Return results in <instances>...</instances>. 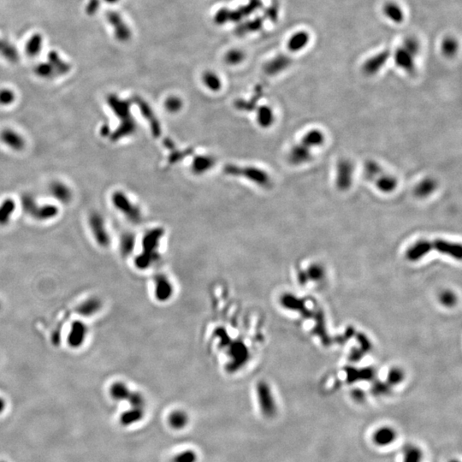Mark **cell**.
<instances>
[{"label": "cell", "instance_id": "1", "mask_svg": "<svg viewBox=\"0 0 462 462\" xmlns=\"http://www.w3.org/2000/svg\"><path fill=\"white\" fill-rule=\"evenodd\" d=\"M435 250L442 254L450 256L460 260L462 258V245L457 242L444 239L433 240H420L413 244L406 252V256L410 261H418L424 258L431 251Z\"/></svg>", "mask_w": 462, "mask_h": 462}, {"label": "cell", "instance_id": "2", "mask_svg": "<svg viewBox=\"0 0 462 462\" xmlns=\"http://www.w3.org/2000/svg\"><path fill=\"white\" fill-rule=\"evenodd\" d=\"M324 142L325 135L323 131L318 129H310L292 147L288 153V161L295 166L308 164L313 158V150L322 147Z\"/></svg>", "mask_w": 462, "mask_h": 462}, {"label": "cell", "instance_id": "3", "mask_svg": "<svg viewBox=\"0 0 462 462\" xmlns=\"http://www.w3.org/2000/svg\"><path fill=\"white\" fill-rule=\"evenodd\" d=\"M364 177L383 194H391L398 187V181L388 173L381 165L375 160L369 159L364 164Z\"/></svg>", "mask_w": 462, "mask_h": 462}, {"label": "cell", "instance_id": "4", "mask_svg": "<svg viewBox=\"0 0 462 462\" xmlns=\"http://www.w3.org/2000/svg\"><path fill=\"white\" fill-rule=\"evenodd\" d=\"M21 206L27 215L41 222L55 219L59 213L58 207L55 205L39 204L35 197L30 194H25L21 196Z\"/></svg>", "mask_w": 462, "mask_h": 462}, {"label": "cell", "instance_id": "5", "mask_svg": "<svg viewBox=\"0 0 462 462\" xmlns=\"http://www.w3.org/2000/svg\"><path fill=\"white\" fill-rule=\"evenodd\" d=\"M354 165L348 159H340L336 166V186L340 191H348L354 182Z\"/></svg>", "mask_w": 462, "mask_h": 462}, {"label": "cell", "instance_id": "6", "mask_svg": "<svg viewBox=\"0 0 462 462\" xmlns=\"http://www.w3.org/2000/svg\"><path fill=\"white\" fill-rule=\"evenodd\" d=\"M88 224L93 237L98 245L107 247L111 243V238L107 229L105 227V220L99 212H93L88 218Z\"/></svg>", "mask_w": 462, "mask_h": 462}, {"label": "cell", "instance_id": "7", "mask_svg": "<svg viewBox=\"0 0 462 462\" xmlns=\"http://www.w3.org/2000/svg\"><path fill=\"white\" fill-rule=\"evenodd\" d=\"M258 398L259 408L262 414L266 417H272L276 414V404L274 401L273 395L270 391V387L264 382L259 383L258 385Z\"/></svg>", "mask_w": 462, "mask_h": 462}, {"label": "cell", "instance_id": "8", "mask_svg": "<svg viewBox=\"0 0 462 462\" xmlns=\"http://www.w3.org/2000/svg\"><path fill=\"white\" fill-rule=\"evenodd\" d=\"M88 334V327L84 322L75 320L70 325L69 334L67 336V342L69 347L78 348L84 344Z\"/></svg>", "mask_w": 462, "mask_h": 462}, {"label": "cell", "instance_id": "9", "mask_svg": "<svg viewBox=\"0 0 462 462\" xmlns=\"http://www.w3.org/2000/svg\"><path fill=\"white\" fill-rule=\"evenodd\" d=\"M0 141L5 147L15 152L23 150L26 146L24 137L16 130L10 128H5L1 130Z\"/></svg>", "mask_w": 462, "mask_h": 462}, {"label": "cell", "instance_id": "10", "mask_svg": "<svg viewBox=\"0 0 462 462\" xmlns=\"http://www.w3.org/2000/svg\"><path fill=\"white\" fill-rule=\"evenodd\" d=\"M390 56V51H384L366 59L362 65L364 74L368 76L377 75L385 66Z\"/></svg>", "mask_w": 462, "mask_h": 462}, {"label": "cell", "instance_id": "11", "mask_svg": "<svg viewBox=\"0 0 462 462\" xmlns=\"http://www.w3.org/2000/svg\"><path fill=\"white\" fill-rule=\"evenodd\" d=\"M105 16L108 20L109 23L114 28L115 36L120 41H126L131 36V32L128 25L124 22L120 14L109 10L105 13Z\"/></svg>", "mask_w": 462, "mask_h": 462}, {"label": "cell", "instance_id": "12", "mask_svg": "<svg viewBox=\"0 0 462 462\" xmlns=\"http://www.w3.org/2000/svg\"><path fill=\"white\" fill-rule=\"evenodd\" d=\"M111 200L117 210L120 211L121 213L124 214L129 220H131L133 222L138 220L139 216H140L138 211L133 206L132 203L129 201L128 197H126V195L123 193H114L112 195Z\"/></svg>", "mask_w": 462, "mask_h": 462}, {"label": "cell", "instance_id": "13", "mask_svg": "<svg viewBox=\"0 0 462 462\" xmlns=\"http://www.w3.org/2000/svg\"><path fill=\"white\" fill-rule=\"evenodd\" d=\"M415 58L414 55L407 51L404 47L396 49L394 53V61L396 66L408 74H414L416 69Z\"/></svg>", "mask_w": 462, "mask_h": 462}, {"label": "cell", "instance_id": "14", "mask_svg": "<svg viewBox=\"0 0 462 462\" xmlns=\"http://www.w3.org/2000/svg\"><path fill=\"white\" fill-rule=\"evenodd\" d=\"M382 11L384 17L394 24H402V22L405 21L404 9L396 1L385 2L382 8Z\"/></svg>", "mask_w": 462, "mask_h": 462}, {"label": "cell", "instance_id": "15", "mask_svg": "<svg viewBox=\"0 0 462 462\" xmlns=\"http://www.w3.org/2000/svg\"><path fill=\"white\" fill-rule=\"evenodd\" d=\"M49 193L51 197L62 204H69L72 201L73 192L66 183L61 181H54L49 185Z\"/></svg>", "mask_w": 462, "mask_h": 462}, {"label": "cell", "instance_id": "16", "mask_svg": "<svg viewBox=\"0 0 462 462\" xmlns=\"http://www.w3.org/2000/svg\"><path fill=\"white\" fill-rule=\"evenodd\" d=\"M102 300L96 296L87 298L75 307V312L84 318H90L97 314L102 308Z\"/></svg>", "mask_w": 462, "mask_h": 462}, {"label": "cell", "instance_id": "17", "mask_svg": "<svg viewBox=\"0 0 462 462\" xmlns=\"http://www.w3.org/2000/svg\"><path fill=\"white\" fill-rule=\"evenodd\" d=\"M311 42V34L306 30H299L293 33L288 39V51L291 52H300L303 51Z\"/></svg>", "mask_w": 462, "mask_h": 462}, {"label": "cell", "instance_id": "18", "mask_svg": "<svg viewBox=\"0 0 462 462\" xmlns=\"http://www.w3.org/2000/svg\"><path fill=\"white\" fill-rule=\"evenodd\" d=\"M396 432L390 426L378 428L372 436V441L378 447L390 446L396 441Z\"/></svg>", "mask_w": 462, "mask_h": 462}, {"label": "cell", "instance_id": "19", "mask_svg": "<svg viewBox=\"0 0 462 462\" xmlns=\"http://www.w3.org/2000/svg\"><path fill=\"white\" fill-rule=\"evenodd\" d=\"M438 183L434 178L426 177L420 181L414 188V195L420 199H426L435 193Z\"/></svg>", "mask_w": 462, "mask_h": 462}, {"label": "cell", "instance_id": "20", "mask_svg": "<svg viewBox=\"0 0 462 462\" xmlns=\"http://www.w3.org/2000/svg\"><path fill=\"white\" fill-rule=\"evenodd\" d=\"M290 59L284 55H279L273 59L269 61L264 65V71L270 75H275L283 71L290 64Z\"/></svg>", "mask_w": 462, "mask_h": 462}, {"label": "cell", "instance_id": "21", "mask_svg": "<svg viewBox=\"0 0 462 462\" xmlns=\"http://www.w3.org/2000/svg\"><path fill=\"white\" fill-rule=\"evenodd\" d=\"M16 209V204L12 199L7 198L0 204V226L8 225Z\"/></svg>", "mask_w": 462, "mask_h": 462}, {"label": "cell", "instance_id": "22", "mask_svg": "<svg viewBox=\"0 0 462 462\" xmlns=\"http://www.w3.org/2000/svg\"><path fill=\"white\" fill-rule=\"evenodd\" d=\"M47 57H48L49 63L52 66V68L54 69L55 72L57 74V76L66 75L67 73L70 71V69H71L70 64L67 63L66 61L62 59L57 51H50Z\"/></svg>", "mask_w": 462, "mask_h": 462}, {"label": "cell", "instance_id": "23", "mask_svg": "<svg viewBox=\"0 0 462 462\" xmlns=\"http://www.w3.org/2000/svg\"><path fill=\"white\" fill-rule=\"evenodd\" d=\"M0 56L4 57L9 63H15L20 59L19 52L15 46L8 40L0 38Z\"/></svg>", "mask_w": 462, "mask_h": 462}, {"label": "cell", "instance_id": "24", "mask_svg": "<svg viewBox=\"0 0 462 462\" xmlns=\"http://www.w3.org/2000/svg\"><path fill=\"white\" fill-rule=\"evenodd\" d=\"M459 43L453 36H446L443 39L440 45L442 54L447 58H452L459 51Z\"/></svg>", "mask_w": 462, "mask_h": 462}, {"label": "cell", "instance_id": "25", "mask_svg": "<svg viewBox=\"0 0 462 462\" xmlns=\"http://www.w3.org/2000/svg\"><path fill=\"white\" fill-rule=\"evenodd\" d=\"M130 390L123 382H116L110 388V395L116 401H124L129 398Z\"/></svg>", "mask_w": 462, "mask_h": 462}, {"label": "cell", "instance_id": "26", "mask_svg": "<svg viewBox=\"0 0 462 462\" xmlns=\"http://www.w3.org/2000/svg\"><path fill=\"white\" fill-rule=\"evenodd\" d=\"M156 293L157 297L159 300H166L169 299L172 294V286L169 280L164 276H159L156 280Z\"/></svg>", "mask_w": 462, "mask_h": 462}, {"label": "cell", "instance_id": "27", "mask_svg": "<svg viewBox=\"0 0 462 462\" xmlns=\"http://www.w3.org/2000/svg\"><path fill=\"white\" fill-rule=\"evenodd\" d=\"M189 418L186 413L177 410L170 414L169 416V424L170 426L176 430L183 429L188 425Z\"/></svg>", "mask_w": 462, "mask_h": 462}, {"label": "cell", "instance_id": "28", "mask_svg": "<svg viewBox=\"0 0 462 462\" xmlns=\"http://www.w3.org/2000/svg\"><path fill=\"white\" fill-rule=\"evenodd\" d=\"M424 455L420 448L415 445H408L403 451L402 462H423Z\"/></svg>", "mask_w": 462, "mask_h": 462}, {"label": "cell", "instance_id": "29", "mask_svg": "<svg viewBox=\"0 0 462 462\" xmlns=\"http://www.w3.org/2000/svg\"><path fill=\"white\" fill-rule=\"evenodd\" d=\"M42 36L39 33H34L26 45V52L29 57H35L39 54L42 47Z\"/></svg>", "mask_w": 462, "mask_h": 462}, {"label": "cell", "instance_id": "30", "mask_svg": "<svg viewBox=\"0 0 462 462\" xmlns=\"http://www.w3.org/2000/svg\"><path fill=\"white\" fill-rule=\"evenodd\" d=\"M143 416L142 408H133L121 415L120 423L123 426H130L141 420Z\"/></svg>", "mask_w": 462, "mask_h": 462}, {"label": "cell", "instance_id": "31", "mask_svg": "<svg viewBox=\"0 0 462 462\" xmlns=\"http://www.w3.org/2000/svg\"><path fill=\"white\" fill-rule=\"evenodd\" d=\"M33 71H34L37 76L41 77V78L51 79L57 76V74L55 72L54 69L52 68L49 62L37 64L36 66L34 67Z\"/></svg>", "mask_w": 462, "mask_h": 462}, {"label": "cell", "instance_id": "32", "mask_svg": "<svg viewBox=\"0 0 462 462\" xmlns=\"http://www.w3.org/2000/svg\"><path fill=\"white\" fill-rule=\"evenodd\" d=\"M274 121L273 112L271 109L266 106H263L259 109L258 112V122L263 127H269L272 124Z\"/></svg>", "mask_w": 462, "mask_h": 462}, {"label": "cell", "instance_id": "33", "mask_svg": "<svg viewBox=\"0 0 462 462\" xmlns=\"http://www.w3.org/2000/svg\"><path fill=\"white\" fill-rule=\"evenodd\" d=\"M402 46L404 47L407 51H409L411 54L414 55V57H417L420 53V48H421L419 39L414 36L407 37L404 39Z\"/></svg>", "mask_w": 462, "mask_h": 462}, {"label": "cell", "instance_id": "34", "mask_svg": "<svg viewBox=\"0 0 462 462\" xmlns=\"http://www.w3.org/2000/svg\"><path fill=\"white\" fill-rule=\"evenodd\" d=\"M203 80H204L205 84L207 85V87L210 88L211 90H219V88L221 87L220 80L214 73H206L204 77H203Z\"/></svg>", "mask_w": 462, "mask_h": 462}, {"label": "cell", "instance_id": "35", "mask_svg": "<svg viewBox=\"0 0 462 462\" xmlns=\"http://www.w3.org/2000/svg\"><path fill=\"white\" fill-rule=\"evenodd\" d=\"M15 100V94L11 89L3 88L0 89V105L8 106L14 103Z\"/></svg>", "mask_w": 462, "mask_h": 462}, {"label": "cell", "instance_id": "36", "mask_svg": "<svg viewBox=\"0 0 462 462\" xmlns=\"http://www.w3.org/2000/svg\"><path fill=\"white\" fill-rule=\"evenodd\" d=\"M134 239L130 234H124L121 238V252L123 255H129L133 248Z\"/></svg>", "mask_w": 462, "mask_h": 462}, {"label": "cell", "instance_id": "37", "mask_svg": "<svg viewBox=\"0 0 462 462\" xmlns=\"http://www.w3.org/2000/svg\"><path fill=\"white\" fill-rule=\"evenodd\" d=\"M197 461V456L192 450H187L183 453L177 455L174 459L173 462H196Z\"/></svg>", "mask_w": 462, "mask_h": 462}, {"label": "cell", "instance_id": "38", "mask_svg": "<svg viewBox=\"0 0 462 462\" xmlns=\"http://www.w3.org/2000/svg\"><path fill=\"white\" fill-rule=\"evenodd\" d=\"M243 53L239 50H232L229 51L225 56V60L230 64H237L243 59Z\"/></svg>", "mask_w": 462, "mask_h": 462}, {"label": "cell", "instance_id": "39", "mask_svg": "<svg viewBox=\"0 0 462 462\" xmlns=\"http://www.w3.org/2000/svg\"><path fill=\"white\" fill-rule=\"evenodd\" d=\"M261 27V21H260V20H256V21H251V22H248L246 24L242 25L238 31L240 33H246V32H249V31L256 30V29H258V27Z\"/></svg>", "mask_w": 462, "mask_h": 462}, {"label": "cell", "instance_id": "40", "mask_svg": "<svg viewBox=\"0 0 462 462\" xmlns=\"http://www.w3.org/2000/svg\"><path fill=\"white\" fill-rule=\"evenodd\" d=\"M100 6V0H89L86 6V12L89 15H93L98 11Z\"/></svg>", "mask_w": 462, "mask_h": 462}, {"label": "cell", "instance_id": "41", "mask_svg": "<svg viewBox=\"0 0 462 462\" xmlns=\"http://www.w3.org/2000/svg\"><path fill=\"white\" fill-rule=\"evenodd\" d=\"M309 276L312 277V279L318 280L323 276V269L319 265H312L309 268L308 272Z\"/></svg>", "mask_w": 462, "mask_h": 462}, {"label": "cell", "instance_id": "42", "mask_svg": "<svg viewBox=\"0 0 462 462\" xmlns=\"http://www.w3.org/2000/svg\"><path fill=\"white\" fill-rule=\"evenodd\" d=\"M166 105H167V108L169 110L175 111V110L180 108L181 103L179 99H177V98H171V99H168Z\"/></svg>", "mask_w": 462, "mask_h": 462}, {"label": "cell", "instance_id": "43", "mask_svg": "<svg viewBox=\"0 0 462 462\" xmlns=\"http://www.w3.org/2000/svg\"><path fill=\"white\" fill-rule=\"evenodd\" d=\"M442 302L447 305V306H450L452 305L455 302V295L451 293H449V292H446L444 293L443 295H442L441 298Z\"/></svg>", "mask_w": 462, "mask_h": 462}, {"label": "cell", "instance_id": "44", "mask_svg": "<svg viewBox=\"0 0 462 462\" xmlns=\"http://www.w3.org/2000/svg\"><path fill=\"white\" fill-rule=\"evenodd\" d=\"M390 378H392V381L398 382L401 380V377H402V375L400 371L395 370V371H393V372H391V374H390Z\"/></svg>", "mask_w": 462, "mask_h": 462}, {"label": "cell", "instance_id": "45", "mask_svg": "<svg viewBox=\"0 0 462 462\" xmlns=\"http://www.w3.org/2000/svg\"><path fill=\"white\" fill-rule=\"evenodd\" d=\"M6 408V402L3 399V397L0 396V414H3Z\"/></svg>", "mask_w": 462, "mask_h": 462}, {"label": "cell", "instance_id": "46", "mask_svg": "<svg viewBox=\"0 0 462 462\" xmlns=\"http://www.w3.org/2000/svg\"><path fill=\"white\" fill-rule=\"evenodd\" d=\"M105 2H107V3H116V2H117L118 0H105Z\"/></svg>", "mask_w": 462, "mask_h": 462}, {"label": "cell", "instance_id": "47", "mask_svg": "<svg viewBox=\"0 0 462 462\" xmlns=\"http://www.w3.org/2000/svg\"><path fill=\"white\" fill-rule=\"evenodd\" d=\"M450 462H460L459 461H457V460H452V461H450Z\"/></svg>", "mask_w": 462, "mask_h": 462}, {"label": "cell", "instance_id": "48", "mask_svg": "<svg viewBox=\"0 0 462 462\" xmlns=\"http://www.w3.org/2000/svg\"><path fill=\"white\" fill-rule=\"evenodd\" d=\"M1 308H2V304L0 302V310H1Z\"/></svg>", "mask_w": 462, "mask_h": 462}, {"label": "cell", "instance_id": "49", "mask_svg": "<svg viewBox=\"0 0 462 462\" xmlns=\"http://www.w3.org/2000/svg\"><path fill=\"white\" fill-rule=\"evenodd\" d=\"M0 462H4V461H0Z\"/></svg>", "mask_w": 462, "mask_h": 462}]
</instances>
